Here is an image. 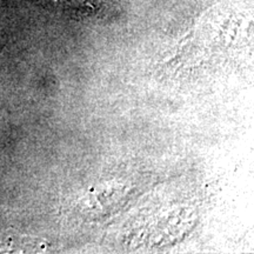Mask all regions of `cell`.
Wrapping results in <instances>:
<instances>
[{
    "mask_svg": "<svg viewBox=\"0 0 254 254\" xmlns=\"http://www.w3.org/2000/svg\"><path fill=\"white\" fill-rule=\"evenodd\" d=\"M64 9L79 14H92L100 11L99 0H51Z\"/></svg>",
    "mask_w": 254,
    "mask_h": 254,
    "instance_id": "cell-1",
    "label": "cell"
}]
</instances>
